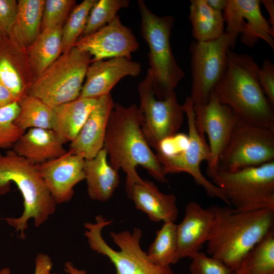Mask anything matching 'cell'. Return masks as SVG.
Listing matches in <instances>:
<instances>
[{"label": "cell", "instance_id": "6da1fadb", "mask_svg": "<svg viewBox=\"0 0 274 274\" xmlns=\"http://www.w3.org/2000/svg\"><path fill=\"white\" fill-rule=\"evenodd\" d=\"M110 164L126 175L127 195L143 179L136 167L142 166L156 180L168 182L156 154L147 142L141 128V115L135 104L124 107L115 102L110 114L104 144Z\"/></svg>", "mask_w": 274, "mask_h": 274}, {"label": "cell", "instance_id": "7a4b0ae2", "mask_svg": "<svg viewBox=\"0 0 274 274\" xmlns=\"http://www.w3.org/2000/svg\"><path fill=\"white\" fill-rule=\"evenodd\" d=\"M212 207L214 217L207 253L234 272L246 254L274 228V210L235 212L230 207Z\"/></svg>", "mask_w": 274, "mask_h": 274}, {"label": "cell", "instance_id": "3957f363", "mask_svg": "<svg viewBox=\"0 0 274 274\" xmlns=\"http://www.w3.org/2000/svg\"><path fill=\"white\" fill-rule=\"evenodd\" d=\"M259 68L250 55L229 49L225 71L213 91L241 120L274 130V106L259 84Z\"/></svg>", "mask_w": 274, "mask_h": 274}, {"label": "cell", "instance_id": "277c9868", "mask_svg": "<svg viewBox=\"0 0 274 274\" xmlns=\"http://www.w3.org/2000/svg\"><path fill=\"white\" fill-rule=\"evenodd\" d=\"M14 183L23 198L24 211L18 218L4 219L7 223L20 231L24 239L28 221L33 219L36 227L44 224L55 211L56 203L35 164L17 155L13 150L0 154V195L10 191Z\"/></svg>", "mask_w": 274, "mask_h": 274}, {"label": "cell", "instance_id": "5b68a950", "mask_svg": "<svg viewBox=\"0 0 274 274\" xmlns=\"http://www.w3.org/2000/svg\"><path fill=\"white\" fill-rule=\"evenodd\" d=\"M95 223H86L84 235L90 248L109 258L114 264L117 274H175L170 266L156 265L149 258L141 247L142 231L134 228L132 231L111 232L110 235L119 250L112 249L101 235L102 228L112 223L101 215L96 217ZM65 271L70 274H86L85 270L75 268L73 263L64 264Z\"/></svg>", "mask_w": 274, "mask_h": 274}, {"label": "cell", "instance_id": "8992f818", "mask_svg": "<svg viewBox=\"0 0 274 274\" xmlns=\"http://www.w3.org/2000/svg\"><path fill=\"white\" fill-rule=\"evenodd\" d=\"M141 18V33L147 44L149 70L156 98L164 99L175 91L185 74L172 52L170 43L175 19L153 13L142 0L138 1Z\"/></svg>", "mask_w": 274, "mask_h": 274}, {"label": "cell", "instance_id": "52a82bcc", "mask_svg": "<svg viewBox=\"0 0 274 274\" xmlns=\"http://www.w3.org/2000/svg\"><path fill=\"white\" fill-rule=\"evenodd\" d=\"M210 177L233 211L274 210V161L234 172L219 168Z\"/></svg>", "mask_w": 274, "mask_h": 274}, {"label": "cell", "instance_id": "ba28073f", "mask_svg": "<svg viewBox=\"0 0 274 274\" xmlns=\"http://www.w3.org/2000/svg\"><path fill=\"white\" fill-rule=\"evenodd\" d=\"M92 57L76 47L62 53L32 83L27 94L54 108L80 94Z\"/></svg>", "mask_w": 274, "mask_h": 274}, {"label": "cell", "instance_id": "9c48e42d", "mask_svg": "<svg viewBox=\"0 0 274 274\" xmlns=\"http://www.w3.org/2000/svg\"><path fill=\"white\" fill-rule=\"evenodd\" d=\"M138 89L141 128L149 146L156 150L162 140L178 133L183 122L185 113L175 91L164 99L156 98L148 69Z\"/></svg>", "mask_w": 274, "mask_h": 274}, {"label": "cell", "instance_id": "30bf717a", "mask_svg": "<svg viewBox=\"0 0 274 274\" xmlns=\"http://www.w3.org/2000/svg\"><path fill=\"white\" fill-rule=\"evenodd\" d=\"M274 161V130L238 119L221 155L219 168L234 172Z\"/></svg>", "mask_w": 274, "mask_h": 274}, {"label": "cell", "instance_id": "8fae6325", "mask_svg": "<svg viewBox=\"0 0 274 274\" xmlns=\"http://www.w3.org/2000/svg\"><path fill=\"white\" fill-rule=\"evenodd\" d=\"M236 41L225 32L214 40L190 43L192 81L189 97L194 105L207 102L225 71L228 51Z\"/></svg>", "mask_w": 274, "mask_h": 274}, {"label": "cell", "instance_id": "7c38bea8", "mask_svg": "<svg viewBox=\"0 0 274 274\" xmlns=\"http://www.w3.org/2000/svg\"><path fill=\"white\" fill-rule=\"evenodd\" d=\"M187 118L189 144L186 149L171 156L156 155L162 166L164 174L186 173L192 176L195 182L203 188L208 195L216 198L230 207L223 192L210 180L203 176L200 170V164L207 162L210 158L209 146L204 136L198 131L195 122L194 104L187 96L182 105Z\"/></svg>", "mask_w": 274, "mask_h": 274}, {"label": "cell", "instance_id": "4fadbf2b", "mask_svg": "<svg viewBox=\"0 0 274 274\" xmlns=\"http://www.w3.org/2000/svg\"><path fill=\"white\" fill-rule=\"evenodd\" d=\"M195 122L199 133L208 135L210 158L207 173L210 177L219 169V161L237 123L238 117L227 105L223 104L214 91L207 102L195 104Z\"/></svg>", "mask_w": 274, "mask_h": 274}, {"label": "cell", "instance_id": "5bb4252c", "mask_svg": "<svg viewBox=\"0 0 274 274\" xmlns=\"http://www.w3.org/2000/svg\"><path fill=\"white\" fill-rule=\"evenodd\" d=\"M259 0H227L223 11L225 32L236 41L253 47L259 39L274 49V28L263 16Z\"/></svg>", "mask_w": 274, "mask_h": 274}, {"label": "cell", "instance_id": "9a60e30c", "mask_svg": "<svg viewBox=\"0 0 274 274\" xmlns=\"http://www.w3.org/2000/svg\"><path fill=\"white\" fill-rule=\"evenodd\" d=\"M74 46L89 53L93 62L115 57L131 60V53L139 45L132 30L122 23L117 15L95 32L80 38Z\"/></svg>", "mask_w": 274, "mask_h": 274}, {"label": "cell", "instance_id": "2e32d148", "mask_svg": "<svg viewBox=\"0 0 274 274\" xmlns=\"http://www.w3.org/2000/svg\"><path fill=\"white\" fill-rule=\"evenodd\" d=\"M83 154L69 151L63 155L37 164L39 173L56 204L70 201L74 187L85 179Z\"/></svg>", "mask_w": 274, "mask_h": 274}, {"label": "cell", "instance_id": "e0dca14e", "mask_svg": "<svg viewBox=\"0 0 274 274\" xmlns=\"http://www.w3.org/2000/svg\"><path fill=\"white\" fill-rule=\"evenodd\" d=\"M141 72L139 62L124 57L91 62L87 68L79 96L97 98L110 94L122 78L136 77Z\"/></svg>", "mask_w": 274, "mask_h": 274}, {"label": "cell", "instance_id": "ac0fdd59", "mask_svg": "<svg viewBox=\"0 0 274 274\" xmlns=\"http://www.w3.org/2000/svg\"><path fill=\"white\" fill-rule=\"evenodd\" d=\"M34 80L26 48L10 37L0 39V82L16 101L27 94Z\"/></svg>", "mask_w": 274, "mask_h": 274}, {"label": "cell", "instance_id": "d6986e66", "mask_svg": "<svg viewBox=\"0 0 274 274\" xmlns=\"http://www.w3.org/2000/svg\"><path fill=\"white\" fill-rule=\"evenodd\" d=\"M214 217L212 206L203 208L194 201L187 204L184 218L177 225L180 260L185 257L191 258L200 251L202 245L208 241Z\"/></svg>", "mask_w": 274, "mask_h": 274}, {"label": "cell", "instance_id": "ffe728a7", "mask_svg": "<svg viewBox=\"0 0 274 274\" xmlns=\"http://www.w3.org/2000/svg\"><path fill=\"white\" fill-rule=\"evenodd\" d=\"M114 104L110 93L97 98L78 135L71 142L69 151L83 154L86 160L97 155L104 147L107 127Z\"/></svg>", "mask_w": 274, "mask_h": 274}, {"label": "cell", "instance_id": "44dd1931", "mask_svg": "<svg viewBox=\"0 0 274 274\" xmlns=\"http://www.w3.org/2000/svg\"><path fill=\"white\" fill-rule=\"evenodd\" d=\"M127 196L133 200L135 208L152 221L175 222L179 215L176 196L162 193L150 181L143 180L134 184Z\"/></svg>", "mask_w": 274, "mask_h": 274}, {"label": "cell", "instance_id": "7402d4cb", "mask_svg": "<svg viewBox=\"0 0 274 274\" xmlns=\"http://www.w3.org/2000/svg\"><path fill=\"white\" fill-rule=\"evenodd\" d=\"M53 130L31 128L20 137L13 150L29 161L39 164L65 153L67 151Z\"/></svg>", "mask_w": 274, "mask_h": 274}, {"label": "cell", "instance_id": "603a6c76", "mask_svg": "<svg viewBox=\"0 0 274 274\" xmlns=\"http://www.w3.org/2000/svg\"><path fill=\"white\" fill-rule=\"evenodd\" d=\"M102 148L92 159L85 160L84 170L88 194L90 199L105 202L111 198L120 180L118 171L107 160Z\"/></svg>", "mask_w": 274, "mask_h": 274}, {"label": "cell", "instance_id": "cb8c5ba5", "mask_svg": "<svg viewBox=\"0 0 274 274\" xmlns=\"http://www.w3.org/2000/svg\"><path fill=\"white\" fill-rule=\"evenodd\" d=\"M97 100L79 96L53 108L55 119L52 130L63 144L71 142L76 138Z\"/></svg>", "mask_w": 274, "mask_h": 274}, {"label": "cell", "instance_id": "d4e9b609", "mask_svg": "<svg viewBox=\"0 0 274 274\" xmlns=\"http://www.w3.org/2000/svg\"><path fill=\"white\" fill-rule=\"evenodd\" d=\"M46 0H18L9 37L27 48L41 32Z\"/></svg>", "mask_w": 274, "mask_h": 274}, {"label": "cell", "instance_id": "484cf974", "mask_svg": "<svg viewBox=\"0 0 274 274\" xmlns=\"http://www.w3.org/2000/svg\"><path fill=\"white\" fill-rule=\"evenodd\" d=\"M189 19L196 42L215 40L225 32L223 12L211 8L206 0H191Z\"/></svg>", "mask_w": 274, "mask_h": 274}, {"label": "cell", "instance_id": "4316f807", "mask_svg": "<svg viewBox=\"0 0 274 274\" xmlns=\"http://www.w3.org/2000/svg\"><path fill=\"white\" fill-rule=\"evenodd\" d=\"M62 26L41 31L26 48L35 80L61 54Z\"/></svg>", "mask_w": 274, "mask_h": 274}, {"label": "cell", "instance_id": "83f0119b", "mask_svg": "<svg viewBox=\"0 0 274 274\" xmlns=\"http://www.w3.org/2000/svg\"><path fill=\"white\" fill-rule=\"evenodd\" d=\"M17 102L20 110L14 120L17 126L25 131L29 128L53 129L55 119L53 108L28 94Z\"/></svg>", "mask_w": 274, "mask_h": 274}, {"label": "cell", "instance_id": "f1b7e54d", "mask_svg": "<svg viewBox=\"0 0 274 274\" xmlns=\"http://www.w3.org/2000/svg\"><path fill=\"white\" fill-rule=\"evenodd\" d=\"M235 274H274V228L244 257Z\"/></svg>", "mask_w": 274, "mask_h": 274}, {"label": "cell", "instance_id": "f546056e", "mask_svg": "<svg viewBox=\"0 0 274 274\" xmlns=\"http://www.w3.org/2000/svg\"><path fill=\"white\" fill-rule=\"evenodd\" d=\"M147 254L152 262L162 266H170L180 260L177 225L175 222L163 223L162 227L157 231L156 237L149 247Z\"/></svg>", "mask_w": 274, "mask_h": 274}, {"label": "cell", "instance_id": "4dcf8cb0", "mask_svg": "<svg viewBox=\"0 0 274 274\" xmlns=\"http://www.w3.org/2000/svg\"><path fill=\"white\" fill-rule=\"evenodd\" d=\"M97 0H84L72 10L62 28L61 53L74 47L80 38L93 6Z\"/></svg>", "mask_w": 274, "mask_h": 274}, {"label": "cell", "instance_id": "1f68e13d", "mask_svg": "<svg viewBox=\"0 0 274 274\" xmlns=\"http://www.w3.org/2000/svg\"><path fill=\"white\" fill-rule=\"evenodd\" d=\"M128 0H97L89 13L81 37L91 35L110 23L118 15L117 12L128 7Z\"/></svg>", "mask_w": 274, "mask_h": 274}, {"label": "cell", "instance_id": "d6a6232c", "mask_svg": "<svg viewBox=\"0 0 274 274\" xmlns=\"http://www.w3.org/2000/svg\"><path fill=\"white\" fill-rule=\"evenodd\" d=\"M19 110L17 101L0 109V148L13 147L25 132L14 123Z\"/></svg>", "mask_w": 274, "mask_h": 274}, {"label": "cell", "instance_id": "836d02e7", "mask_svg": "<svg viewBox=\"0 0 274 274\" xmlns=\"http://www.w3.org/2000/svg\"><path fill=\"white\" fill-rule=\"evenodd\" d=\"M76 5L75 0H46L41 31L63 26Z\"/></svg>", "mask_w": 274, "mask_h": 274}, {"label": "cell", "instance_id": "e575fe53", "mask_svg": "<svg viewBox=\"0 0 274 274\" xmlns=\"http://www.w3.org/2000/svg\"><path fill=\"white\" fill-rule=\"evenodd\" d=\"M190 274H235L221 260L199 251L191 258Z\"/></svg>", "mask_w": 274, "mask_h": 274}, {"label": "cell", "instance_id": "d590c367", "mask_svg": "<svg viewBox=\"0 0 274 274\" xmlns=\"http://www.w3.org/2000/svg\"><path fill=\"white\" fill-rule=\"evenodd\" d=\"M257 77L264 94L274 106V65L269 59H265L258 68Z\"/></svg>", "mask_w": 274, "mask_h": 274}, {"label": "cell", "instance_id": "8d00e7d4", "mask_svg": "<svg viewBox=\"0 0 274 274\" xmlns=\"http://www.w3.org/2000/svg\"><path fill=\"white\" fill-rule=\"evenodd\" d=\"M188 144V136L183 133H177L162 140L156 150V154L171 156L184 150Z\"/></svg>", "mask_w": 274, "mask_h": 274}, {"label": "cell", "instance_id": "74e56055", "mask_svg": "<svg viewBox=\"0 0 274 274\" xmlns=\"http://www.w3.org/2000/svg\"><path fill=\"white\" fill-rule=\"evenodd\" d=\"M17 7V1L0 0V39L9 37Z\"/></svg>", "mask_w": 274, "mask_h": 274}, {"label": "cell", "instance_id": "f35d334b", "mask_svg": "<svg viewBox=\"0 0 274 274\" xmlns=\"http://www.w3.org/2000/svg\"><path fill=\"white\" fill-rule=\"evenodd\" d=\"M52 266L53 262L50 257L44 253H39L35 259L34 274H49ZM0 274H11V271L9 268L5 267L0 269Z\"/></svg>", "mask_w": 274, "mask_h": 274}, {"label": "cell", "instance_id": "ab89813d", "mask_svg": "<svg viewBox=\"0 0 274 274\" xmlns=\"http://www.w3.org/2000/svg\"><path fill=\"white\" fill-rule=\"evenodd\" d=\"M16 101L10 91L0 82V109Z\"/></svg>", "mask_w": 274, "mask_h": 274}, {"label": "cell", "instance_id": "60d3db41", "mask_svg": "<svg viewBox=\"0 0 274 274\" xmlns=\"http://www.w3.org/2000/svg\"><path fill=\"white\" fill-rule=\"evenodd\" d=\"M261 4H262L267 10L269 15V23L272 28H274V1L273 0H263L261 1Z\"/></svg>", "mask_w": 274, "mask_h": 274}, {"label": "cell", "instance_id": "b9f144b4", "mask_svg": "<svg viewBox=\"0 0 274 274\" xmlns=\"http://www.w3.org/2000/svg\"><path fill=\"white\" fill-rule=\"evenodd\" d=\"M208 4L213 9L223 11L226 8L227 0H206Z\"/></svg>", "mask_w": 274, "mask_h": 274}, {"label": "cell", "instance_id": "7bdbcfd3", "mask_svg": "<svg viewBox=\"0 0 274 274\" xmlns=\"http://www.w3.org/2000/svg\"><path fill=\"white\" fill-rule=\"evenodd\" d=\"M49 274H58L57 273H52V272H50Z\"/></svg>", "mask_w": 274, "mask_h": 274}]
</instances>
